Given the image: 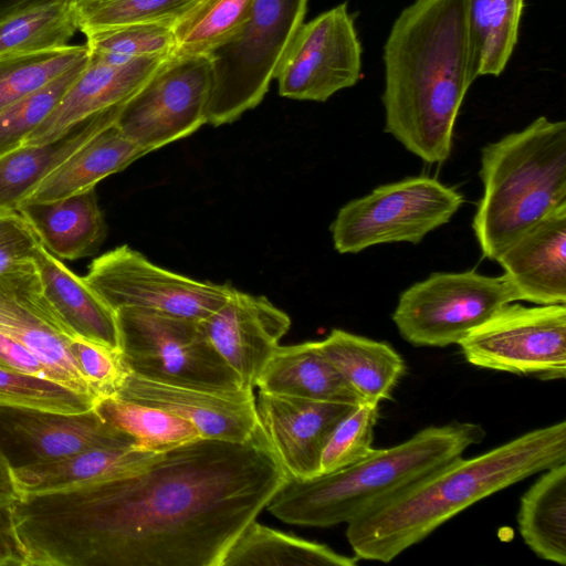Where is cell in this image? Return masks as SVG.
Returning a JSON list of instances; mask_svg holds the SVG:
<instances>
[{"label": "cell", "instance_id": "cell-1", "mask_svg": "<svg viewBox=\"0 0 566 566\" xmlns=\"http://www.w3.org/2000/svg\"><path fill=\"white\" fill-rule=\"evenodd\" d=\"M289 479L261 426L244 442L200 438L140 470L12 505L25 566H221Z\"/></svg>", "mask_w": 566, "mask_h": 566}, {"label": "cell", "instance_id": "cell-2", "mask_svg": "<svg viewBox=\"0 0 566 566\" xmlns=\"http://www.w3.org/2000/svg\"><path fill=\"white\" fill-rule=\"evenodd\" d=\"M468 0H413L384 45L385 132L428 164L443 163L475 80Z\"/></svg>", "mask_w": 566, "mask_h": 566}, {"label": "cell", "instance_id": "cell-3", "mask_svg": "<svg viewBox=\"0 0 566 566\" xmlns=\"http://www.w3.org/2000/svg\"><path fill=\"white\" fill-rule=\"evenodd\" d=\"M564 462L562 420L440 467L349 522L347 541L358 559L389 563L478 501Z\"/></svg>", "mask_w": 566, "mask_h": 566}, {"label": "cell", "instance_id": "cell-4", "mask_svg": "<svg viewBox=\"0 0 566 566\" xmlns=\"http://www.w3.org/2000/svg\"><path fill=\"white\" fill-rule=\"evenodd\" d=\"M486 436L481 424L427 427L407 441L374 449L365 459L310 480L287 479L265 509L284 523L329 527L348 524L396 492L462 457Z\"/></svg>", "mask_w": 566, "mask_h": 566}, {"label": "cell", "instance_id": "cell-5", "mask_svg": "<svg viewBox=\"0 0 566 566\" xmlns=\"http://www.w3.org/2000/svg\"><path fill=\"white\" fill-rule=\"evenodd\" d=\"M483 196L472 228L482 254L502 251L566 205V123L537 117L481 151Z\"/></svg>", "mask_w": 566, "mask_h": 566}, {"label": "cell", "instance_id": "cell-6", "mask_svg": "<svg viewBox=\"0 0 566 566\" xmlns=\"http://www.w3.org/2000/svg\"><path fill=\"white\" fill-rule=\"evenodd\" d=\"M308 0H254L241 31L208 54L207 124L220 126L254 108L266 94L300 27Z\"/></svg>", "mask_w": 566, "mask_h": 566}, {"label": "cell", "instance_id": "cell-7", "mask_svg": "<svg viewBox=\"0 0 566 566\" xmlns=\"http://www.w3.org/2000/svg\"><path fill=\"white\" fill-rule=\"evenodd\" d=\"M115 316L129 373L216 391L247 389L212 346L201 321L137 307H120Z\"/></svg>", "mask_w": 566, "mask_h": 566}, {"label": "cell", "instance_id": "cell-8", "mask_svg": "<svg viewBox=\"0 0 566 566\" xmlns=\"http://www.w3.org/2000/svg\"><path fill=\"white\" fill-rule=\"evenodd\" d=\"M463 197L430 177H410L379 186L343 206L331 224L335 250L358 253L382 243H419L446 224Z\"/></svg>", "mask_w": 566, "mask_h": 566}, {"label": "cell", "instance_id": "cell-9", "mask_svg": "<svg viewBox=\"0 0 566 566\" xmlns=\"http://www.w3.org/2000/svg\"><path fill=\"white\" fill-rule=\"evenodd\" d=\"M518 296L507 277L475 271L433 273L400 294L392 321L415 346L459 344Z\"/></svg>", "mask_w": 566, "mask_h": 566}, {"label": "cell", "instance_id": "cell-10", "mask_svg": "<svg viewBox=\"0 0 566 566\" xmlns=\"http://www.w3.org/2000/svg\"><path fill=\"white\" fill-rule=\"evenodd\" d=\"M471 365L558 380L566 377V306L505 304L459 344Z\"/></svg>", "mask_w": 566, "mask_h": 566}, {"label": "cell", "instance_id": "cell-11", "mask_svg": "<svg viewBox=\"0 0 566 566\" xmlns=\"http://www.w3.org/2000/svg\"><path fill=\"white\" fill-rule=\"evenodd\" d=\"M208 55H170L120 108L116 126L147 154L207 124L211 87Z\"/></svg>", "mask_w": 566, "mask_h": 566}, {"label": "cell", "instance_id": "cell-12", "mask_svg": "<svg viewBox=\"0 0 566 566\" xmlns=\"http://www.w3.org/2000/svg\"><path fill=\"white\" fill-rule=\"evenodd\" d=\"M83 279L114 312L137 307L196 321L212 314L233 290L158 266L126 244L94 259Z\"/></svg>", "mask_w": 566, "mask_h": 566}, {"label": "cell", "instance_id": "cell-13", "mask_svg": "<svg viewBox=\"0 0 566 566\" xmlns=\"http://www.w3.org/2000/svg\"><path fill=\"white\" fill-rule=\"evenodd\" d=\"M361 73V45L343 2L303 23L275 75L283 97L325 102L354 86Z\"/></svg>", "mask_w": 566, "mask_h": 566}, {"label": "cell", "instance_id": "cell-14", "mask_svg": "<svg viewBox=\"0 0 566 566\" xmlns=\"http://www.w3.org/2000/svg\"><path fill=\"white\" fill-rule=\"evenodd\" d=\"M0 334L35 355L55 381L97 401L70 349L77 336L45 296L35 262L0 275Z\"/></svg>", "mask_w": 566, "mask_h": 566}, {"label": "cell", "instance_id": "cell-15", "mask_svg": "<svg viewBox=\"0 0 566 566\" xmlns=\"http://www.w3.org/2000/svg\"><path fill=\"white\" fill-rule=\"evenodd\" d=\"M138 446L92 408L59 412L0 405V453L11 468L55 461L93 448ZM139 447V446H138Z\"/></svg>", "mask_w": 566, "mask_h": 566}, {"label": "cell", "instance_id": "cell-16", "mask_svg": "<svg viewBox=\"0 0 566 566\" xmlns=\"http://www.w3.org/2000/svg\"><path fill=\"white\" fill-rule=\"evenodd\" d=\"M355 406L259 391L256 413L287 476L310 480L321 474V458L326 442Z\"/></svg>", "mask_w": 566, "mask_h": 566}, {"label": "cell", "instance_id": "cell-17", "mask_svg": "<svg viewBox=\"0 0 566 566\" xmlns=\"http://www.w3.org/2000/svg\"><path fill=\"white\" fill-rule=\"evenodd\" d=\"M115 396L174 413L192 423L206 439L240 443L260 426L253 390L216 391L129 373Z\"/></svg>", "mask_w": 566, "mask_h": 566}, {"label": "cell", "instance_id": "cell-18", "mask_svg": "<svg viewBox=\"0 0 566 566\" xmlns=\"http://www.w3.org/2000/svg\"><path fill=\"white\" fill-rule=\"evenodd\" d=\"M201 324L243 387L253 390L260 371L289 332L291 318L265 296L233 287L223 304Z\"/></svg>", "mask_w": 566, "mask_h": 566}, {"label": "cell", "instance_id": "cell-19", "mask_svg": "<svg viewBox=\"0 0 566 566\" xmlns=\"http://www.w3.org/2000/svg\"><path fill=\"white\" fill-rule=\"evenodd\" d=\"M170 55L139 57L125 63H111L90 56L60 103L31 133L23 146L53 142L83 119L125 104Z\"/></svg>", "mask_w": 566, "mask_h": 566}, {"label": "cell", "instance_id": "cell-20", "mask_svg": "<svg viewBox=\"0 0 566 566\" xmlns=\"http://www.w3.org/2000/svg\"><path fill=\"white\" fill-rule=\"evenodd\" d=\"M518 300L566 303V205L530 228L495 260Z\"/></svg>", "mask_w": 566, "mask_h": 566}, {"label": "cell", "instance_id": "cell-21", "mask_svg": "<svg viewBox=\"0 0 566 566\" xmlns=\"http://www.w3.org/2000/svg\"><path fill=\"white\" fill-rule=\"evenodd\" d=\"M18 212L55 258L75 260L95 253L107 233L95 189L46 202H22Z\"/></svg>", "mask_w": 566, "mask_h": 566}, {"label": "cell", "instance_id": "cell-22", "mask_svg": "<svg viewBox=\"0 0 566 566\" xmlns=\"http://www.w3.org/2000/svg\"><path fill=\"white\" fill-rule=\"evenodd\" d=\"M138 446L93 448L12 470L21 496L66 491L140 470L157 454Z\"/></svg>", "mask_w": 566, "mask_h": 566}, {"label": "cell", "instance_id": "cell-23", "mask_svg": "<svg viewBox=\"0 0 566 566\" xmlns=\"http://www.w3.org/2000/svg\"><path fill=\"white\" fill-rule=\"evenodd\" d=\"M34 262L43 291L54 310L71 328L85 340L119 350V335L115 312L57 258L40 242Z\"/></svg>", "mask_w": 566, "mask_h": 566}, {"label": "cell", "instance_id": "cell-24", "mask_svg": "<svg viewBox=\"0 0 566 566\" xmlns=\"http://www.w3.org/2000/svg\"><path fill=\"white\" fill-rule=\"evenodd\" d=\"M123 105L83 119L53 142L24 145L2 156L0 211L17 210L49 174L94 136L115 124Z\"/></svg>", "mask_w": 566, "mask_h": 566}, {"label": "cell", "instance_id": "cell-25", "mask_svg": "<svg viewBox=\"0 0 566 566\" xmlns=\"http://www.w3.org/2000/svg\"><path fill=\"white\" fill-rule=\"evenodd\" d=\"M259 391L358 405L359 396L321 350L318 342L279 346L260 371Z\"/></svg>", "mask_w": 566, "mask_h": 566}, {"label": "cell", "instance_id": "cell-26", "mask_svg": "<svg viewBox=\"0 0 566 566\" xmlns=\"http://www.w3.org/2000/svg\"><path fill=\"white\" fill-rule=\"evenodd\" d=\"M145 155L113 124L49 174L22 202L53 201L95 189L102 179Z\"/></svg>", "mask_w": 566, "mask_h": 566}, {"label": "cell", "instance_id": "cell-27", "mask_svg": "<svg viewBox=\"0 0 566 566\" xmlns=\"http://www.w3.org/2000/svg\"><path fill=\"white\" fill-rule=\"evenodd\" d=\"M318 344L363 402L390 399L406 370L402 357L384 342L334 328Z\"/></svg>", "mask_w": 566, "mask_h": 566}, {"label": "cell", "instance_id": "cell-28", "mask_svg": "<svg viewBox=\"0 0 566 566\" xmlns=\"http://www.w3.org/2000/svg\"><path fill=\"white\" fill-rule=\"evenodd\" d=\"M517 525L537 557L566 564V462L545 470L523 494Z\"/></svg>", "mask_w": 566, "mask_h": 566}, {"label": "cell", "instance_id": "cell-29", "mask_svg": "<svg viewBox=\"0 0 566 566\" xmlns=\"http://www.w3.org/2000/svg\"><path fill=\"white\" fill-rule=\"evenodd\" d=\"M358 558L251 521L226 552L221 566H355Z\"/></svg>", "mask_w": 566, "mask_h": 566}, {"label": "cell", "instance_id": "cell-30", "mask_svg": "<svg viewBox=\"0 0 566 566\" xmlns=\"http://www.w3.org/2000/svg\"><path fill=\"white\" fill-rule=\"evenodd\" d=\"M524 0H468L473 75L499 76L517 43Z\"/></svg>", "mask_w": 566, "mask_h": 566}, {"label": "cell", "instance_id": "cell-31", "mask_svg": "<svg viewBox=\"0 0 566 566\" xmlns=\"http://www.w3.org/2000/svg\"><path fill=\"white\" fill-rule=\"evenodd\" d=\"M75 2H50L0 20V56L61 48L78 31Z\"/></svg>", "mask_w": 566, "mask_h": 566}, {"label": "cell", "instance_id": "cell-32", "mask_svg": "<svg viewBox=\"0 0 566 566\" xmlns=\"http://www.w3.org/2000/svg\"><path fill=\"white\" fill-rule=\"evenodd\" d=\"M94 408L107 423L130 434L139 447L155 452L202 438L189 421L118 396L101 398Z\"/></svg>", "mask_w": 566, "mask_h": 566}, {"label": "cell", "instance_id": "cell-33", "mask_svg": "<svg viewBox=\"0 0 566 566\" xmlns=\"http://www.w3.org/2000/svg\"><path fill=\"white\" fill-rule=\"evenodd\" d=\"M254 0H197L174 23L176 54L208 55L232 40Z\"/></svg>", "mask_w": 566, "mask_h": 566}, {"label": "cell", "instance_id": "cell-34", "mask_svg": "<svg viewBox=\"0 0 566 566\" xmlns=\"http://www.w3.org/2000/svg\"><path fill=\"white\" fill-rule=\"evenodd\" d=\"M88 57L85 43L0 56V112Z\"/></svg>", "mask_w": 566, "mask_h": 566}, {"label": "cell", "instance_id": "cell-35", "mask_svg": "<svg viewBox=\"0 0 566 566\" xmlns=\"http://www.w3.org/2000/svg\"><path fill=\"white\" fill-rule=\"evenodd\" d=\"M174 20L136 23L85 34L90 56L111 63L170 55L176 51Z\"/></svg>", "mask_w": 566, "mask_h": 566}, {"label": "cell", "instance_id": "cell-36", "mask_svg": "<svg viewBox=\"0 0 566 566\" xmlns=\"http://www.w3.org/2000/svg\"><path fill=\"white\" fill-rule=\"evenodd\" d=\"M197 0H76L78 31L84 35L122 25L174 20Z\"/></svg>", "mask_w": 566, "mask_h": 566}, {"label": "cell", "instance_id": "cell-37", "mask_svg": "<svg viewBox=\"0 0 566 566\" xmlns=\"http://www.w3.org/2000/svg\"><path fill=\"white\" fill-rule=\"evenodd\" d=\"M87 62L0 112V158L23 146L31 133L53 112Z\"/></svg>", "mask_w": 566, "mask_h": 566}, {"label": "cell", "instance_id": "cell-38", "mask_svg": "<svg viewBox=\"0 0 566 566\" xmlns=\"http://www.w3.org/2000/svg\"><path fill=\"white\" fill-rule=\"evenodd\" d=\"M96 399L44 377L15 371L0 365V405L83 412Z\"/></svg>", "mask_w": 566, "mask_h": 566}, {"label": "cell", "instance_id": "cell-39", "mask_svg": "<svg viewBox=\"0 0 566 566\" xmlns=\"http://www.w3.org/2000/svg\"><path fill=\"white\" fill-rule=\"evenodd\" d=\"M378 413V405L360 402L339 421L323 450L321 474L352 465L374 451V430Z\"/></svg>", "mask_w": 566, "mask_h": 566}, {"label": "cell", "instance_id": "cell-40", "mask_svg": "<svg viewBox=\"0 0 566 566\" xmlns=\"http://www.w3.org/2000/svg\"><path fill=\"white\" fill-rule=\"evenodd\" d=\"M70 349L97 400L117 395L129 374L119 350L81 337L72 339Z\"/></svg>", "mask_w": 566, "mask_h": 566}, {"label": "cell", "instance_id": "cell-41", "mask_svg": "<svg viewBox=\"0 0 566 566\" xmlns=\"http://www.w3.org/2000/svg\"><path fill=\"white\" fill-rule=\"evenodd\" d=\"M40 240L18 210L0 211V275L34 262Z\"/></svg>", "mask_w": 566, "mask_h": 566}, {"label": "cell", "instance_id": "cell-42", "mask_svg": "<svg viewBox=\"0 0 566 566\" xmlns=\"http://www.w3.org/2000/svg\"><path fill=\"white\" fill-rule=\"evenodd\" d=\"M0 365L15 371L40 376L55 381L50 369L35 355L18 342L1 334Z\"/></svg>", "mask_w": 566, "mask_h": 566}, {"label": "cell", "instance_id": "cell-43", "mask_svg": "<svg viewBox=\"0 0 566 566\" xmlns=\"http://www.w3.org/2000/svg\"><path fill=\"white\" fill-rule=\"evenodd\" d=\"M13 504H0V566H25V556L18 537Z\"/></svg>", "mask_w": 566, "mask_h": 566}, {"label": "cell", "instance_id": "cell-44", "mask_svg": "<svg viewBox=\"0 0 566 566\" xmlns=\"http://www.w3.org/2000/svg\"><path fill=\"white\" fill-rule=\"evenodd\" d=\"M20 497L12 470L0 453V504H14Z\"/></svg>", "mask_w": 566, "mask_h": 566}, {"label": "cell", "instance_id": "cell-45", "mask_svg": "<svg viewBox=\"0 0 566 566\" xmlns=\"http://www.w3.org/2000/svg\"><path fill=\"white\" fill-rule=\"evenodd\" d=\"M56 1L66 0H0V20L21 10Z\"/></svg>", "mask_w": 566, "mask_h": 566}]
</instances>
